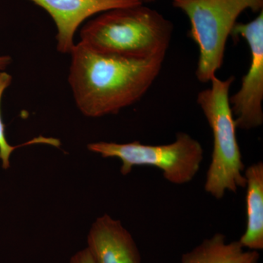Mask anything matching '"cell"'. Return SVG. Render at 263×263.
<instances>
[{
    "label": "cell",
    "instance_id": "cell-3",
    "mask_svg": "<svg viewBox=\"0 0 263 263\" xmlns=\"http://www.w3.org/2000/svg\"><path fill=\"white\" fill-rule=\"evenodd\" d=\"M234 76L221 80L214 76L211 87L197 95V103L212 131V161L208 169L205 191L217 200L228 192L246 187L245 166L236 136V125L230 107V89Z\"/></svg>",
    "mask_w": 263,
    "mask_h": 263
},
{
    "label": "cell",
    "instance_id": "cell-12",
    "mask_svg": "<svg viewBox=\"0 0 263 263\" xmlns=\"http://www.w3.org/2000/svg\"><path fill=\"white\" fill-rule=\"evenodd\" d=\"M70 263H95L88 249L84 248L76 252L71 257Z\"/></svg>",
    "mask_w": 263,
    "mask_h": 263
},
{
    "label": "cell",
    "instance_id": "cell-7",
    "mask_svg": "<svg viewBox=\"0 0 263 263\" xmlns=\"http://www.w3.org/2000/svg\"><path fill=\"white\" fill-rule=\"evenodd\" d=\"M46 10L57 29V48L70 54L76 32L89 18L108 10L143 4L141 0H29Z\"/></svg>",
    "mask_w": 263,
    "mask_h": 263
},
{
    "label": "cell",
    "instance_id": "cell-14",
    "mask_svg": "<svg viewBox=\"0 0 263 263\" xmlns=\"http://www.w3.org/2000/svg\"><path fill=\"white\" fill-rule=\"evenodd\" d=\"M141 1L143 4H146V3H155V2L157 1V0H141Z\"/></svg>",
    "mask_w": 263,
    "mask_h": 263
},
{
    "label": "cell",
    "instance_id": "cell-4",
    "mask_svg": "<svg viewBox=\"0 0 263 263\" xmlns=\"http://www.w3.org/2000/svg\"><path fill=\"white\" fill-rule=\"evenodd\" d=\"M190 21L188 36L199 48L195 75L210 82L224 61L226 44L238 17L247 10H263V0H172Z\"/></svg>",
    "mask_w": 263,
    "mask_h": 263
},
{
    "label": "cell",
    "instance_id": "cell-5",
    "mask_svg": "<svg viewBox=\"0 0 263 263\" xmlns=\"http://www.w3.org/2000/svg\"><path fill=\"white\" fill-rule=\"evenodd\" d=\"M88 149L103 158L119 159L123 176L137 166H151L162 171L170 183L183 185L193 181L200 171L204 157L202 145L188 133L180 132L173 143L164 145L99 141L88 144Z\"/></svg>",
    "mask_w": 263,
    "mask_h": 263
},
{
    "label": "cell",
    "instance_id": "cell-6",
    "mask_svg": "<svg viewBox=\"0 0 263 263\" xmlns=\"http://www.w3.org/2000/svg\"><path fill=\"white\" fill-rule=\"evenodd\" d=\"M231 36L248 43L251 64L239 90L229 98L237 129L249 130L263 124V10L248 23L237 22Z\"/></svg>",
    "mask_w": 263,
    "mask_h": 263
},
{
    "label": "cell",
    "instance_id": "cell-10",
    "mask_svg": "<svg viewBox=\"0 0 263 263\" xmlns=\"http://www.w3.org/2000/svg\"><path fill=\"white\" fill-rule=\"evenodd\" d=\"M238 240L228 242L222 233H216L183 254L181 263H258L257 251L245 250Z\"/></svg>",
    "mask_w": 263,
    "mask_h": 263
},
{
    "label": "cell",
    "instance_id": "cell-2",
    "mask_svg": "<svg viewBox=\"0 0 263 263\" xmlns=\"http://www.w3.org/2000/svg\"><path fill=\"white\" fill-rule=\"evenodd\" d=\"M174 30L171 21L141 4L90 19L81 29L80 43L98 53L150 60L165 57Z\"/></svg>",
    "mask_w": 263,
    "mask_h": 263
},
{
    "label": "cell",
    "instance_id": "cell-8",
    "mask_svg": "<svg viewBox=\"0 0 263 263\" xmlns=\"http://www.w3.org/2000/svg\"><path fill=\"white\" fill-rule=\"evenodd\" d=\"M95 263H141L131 233L108 214L99 216L87 235V247Z\"/></svg>",
    "mask_w": 263,
    "mask_h": 263
},
{
    "label": "cell",
    "instance_id": "cell-9",
    "mask_svg": "<svg viewBox=\"0 0 263 263\" xmlns=\"http://www.w3.org/2000/svg\"><path fill=\"white\" fill-rule=\"evenodd\" d=\"M247 226L238 241L243 248L263 249V163L258 162L245 169Z\"/></svg>",
    "mask_w": 263,
    "mask_h": 263
},
{
    "label": "cell",
    "instance_id": "cell-1",
    "mask_svg": "<svg viewBox=\"0 0 263 263\" xmlns=\"http://www.w3.org/2000/svg\"><path fill=\"white\" fill-rule=\"evenodd\" d=\"M70 55L69 84L76 106L89 118L114 115L139 101L158 77L164 60L105 54L80 42Z\"/></svg>",
    "mask_w": 263,
    "mask_h": 263
},
{
    "label": "cell",
    "instance_id": "cell-11",
    "mask_svg": "<svg viewBox=\"0 0 263 263\" xmlns=\"http://www.w3.org/2000/svg\"><path fill=\"white\" fill-rule=\"evenodd\" d=\"M12 80H13V78L11 75L5 72V70L0 71V161H1L2 167L4 170L9 168L10 156L14 152V150L19 147L29 146V145L35 144V143H45V144H49L54 146H59L60 144L59 140L41 136L31 140L27 143H24L20 146H12L8 143V140L5 137V124L1 115V101L5 90L9 87Z\"/></svg>",
    "mask_w": 263,
    "mask_h": 263
},
{
    "label": "cell",
    "instance_id": "cell-13",
    "mask_svg": "<svg viewBox=\"0 0 263 263\" xmlns=\"http://www.w3.org/2000/svg\"><path fill=\"white\" fill-rule=\"evenodd\" d=\"M12 59L9 56H0V71L6 70L7 67L11 64Z\"/></svg>",
    "mask_w": 263,
    "mask_h": 263
}]
</instances>
